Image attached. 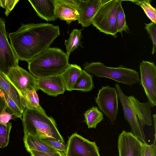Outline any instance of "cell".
Listing matches in <instances>:
<instances>
[{
  "mask_svg": "<svg viewBox=\"0 0 156 156\" xmlns=\"http://www.w3.org/2000/svg\"><path fill=\"white\" fill-rule=\"evenodd\" d=\"M60 34L58 26L50 23H22L8 34L10 44L19 60L27 62L50 47Z\"/></svg>",
  "mask_w": 156,
  "mask_h": 156,
  "instance_id": "obj_1",
  "label": "cell"
},
{
  "mask_svg": "<svg viewBox=\"0 0 156 156\" xmlns=\"http://www.w3.org/2000/svg\"><path fill=\"white\" fill-rule=\"evenodd\" d=\"M69 59L61 49L49 47L28 62V68L37 79L61 75L70 65Z\"/></svg>",
  "mask_w": 156,
  "mask_h": 156,
  "instance_id": "obj_2",
  "label": "cell"
},
{
  "mask_svg": "<svg viewBox=\"0 0 156 156\" xmlns=\"http://www.w3.org/2000/svg\"><path fill=\"white\" fill-rule=\"evenodd\" d=\"M22 117L24 134H30L42 139L64 142L55 120L48 116L41 107L34 109L25 108Z\"/></svg>",
  "mask_w": 156,
  "mask_h": 156,
  "instance_id": "obj_3",
  "label": "cell"
},
{
  "mask_svg": "<svg viewBox=\"0 0 156 156\" xmlns=\"http://www.w3.org/2000/svg\"><path fill=\"white\" fill-rule=\"evenodd\" d=\"M83 66L85 70L98 77L108 78L130 86L140 81L137 72L122 65L118 67H111L107 66L100 62H86Z\"/></svg>",
  "mask_w": 156,
  "mask_h": 156,
  "instance_id": "obj_4",
  "label": "cell"
},
{
  "mask_svg": "<svg viewBox=\"0 0 156 156\" xmlns=\"http://www.w3.org/2000/svg\"><path fill=\"white\" fill-rule=\"evenodd\" d=\"M120 0H109L102 5L94 16L92 24L100 32L117 37L115 16Z\"/></svg>",
  "mask_w": 156,
  "mask_h": 156,
  "instance_id": "obj_5",
  "label": "cell"
},
{
  "mask_svg": "<svg viewBox=\"0 0 156 156\" xmlns=\"http://www.w3.org/2000/svg\"><path fill=\"white\" fill-rule=\"evenodd\" d=\"M118 98L116 88L108 85L102 86L94 98L99 109L112 122L115 121L118 114Z\"/></svg>",
  "mask_w": 156,
  "mask_h": 156,
  "instance_id": "obj_6",
  "label": "cell"
},
{
  "mask_svg": "<svg viewBox=\"0 0 156 156\" xmlns=\"http://www.w3.org/2000/svg\"><path fill=\"white\" fill-rule=\"evenodd\" d=\"M5 21L0 18V71L5 75L18 66L19 60L7 38Z\"/></svg>",
  "mask_w": 156,
  "mask_h": 156,
  "instance_id": "obj_7",
  "label": "cell"
},
{
  "mask_svg": "<svg viewBox=\"0 0 156 156\" xmlns=\"http://www.w3.org/2000/svg\"><path fill=\"white\" fill-rule=\"evenodd\" d=\"M66 146V156H100L95 142L89 141L76 132L69 137Z\"/></svg>",
  "mask_w": 156,
  "mask_h": 156,
  "instance_id": "obj_8",
  "label": "cell"
},
{
  "mask_svg": "<svg viewBox=\"0 0 156 156\" xmlns=\"http://www.w3.org/2000/svg\"><path fill=\"white\" fill-rule=\"evenodd\" d=\"M140 84L143 88L150 107L156 105V66L154 63L143 61L140 65Z\"/></svg>",
  "mask_w": 156,
  "mask_h": 156,
  "instance_id": "obj_9",
  "label": "cell"
},
{
  "mask_svg": "<svg viewBox=\"0 0 156 156\" xmlns=\"http://www.w3.org/2000/svg\"><path fill=\"white\" fill-rule=\"evenodd\" d=\"M5 76L21 96L29 91L38 90L37 79L19 66L11 68Z\"/></svg>",
  "mask_w": 156,
  "mask_h": 156,
  "instance_id": "obj_10",
  "label": "cell"
},
{
  "mask_svg": "<svg viewBox=\"0 0 156 156\" xmlns=\"http://www.w3.org/2000/svg\"><path fill=\"white\" fill-rule=\"evenodd\" d=\"M115 87L118 97L122 107L124 118L130 126L131 132L143 143H146L143 126L131 107L126 96L123 92L119 85L116 84Z\"/></svg>",
  "mask_w": 156,
  "mask_h": 156,
  "instance_id": "obj_11",
  "label": "cell"
},
{
  "mask_svg": "<svg viewBox=\"0 0 156 156\" xmlns=\"http://www.w3.org/2000/svg\"><path fill=\"white\" fill-rule=\"evenodd\" d=\"M143 144L131 132L123 130L118 138L119 156H142Z\"/></svg>",
  "mask_w": 156,
  "mask_h": 156,
  "instance_id": "obj_12",
  "label": "cell"
},
{
  "mask_svg": "<svg viewBox=\"0 0 156 156\" xmlns=\"http://www.w3.org/2000/svg\"><path fill=\"white\" fill-rule=\"evenodd\" d=\"M109 0H79L78 11L79 23L87 27L91 24L93 20L101 7Z\"/></svg>",
  "mask_w": 156,
  "mask_h": 156,
  "instance_id": "obj_13",
  "label": "cell"
},
{
  "mask_svg": "<svg viewBox=\"0 0 156 156\" xmlns=\"http://www.w3.org/2000/svg\"><path fill=\"white\" fill-rule=\"evenodd\" d=\"M37 85L38 90L53 97L64 94L65 90L61 75L37 78Z\"/></svg>",
  "mask_w": 156,
  "mask_h": 156,
  "instance_id": "obj_14",
  "label": "cell"
},
{
  "mask_svg": "<svg viewBox=\"0 0 156 156\" xmlns=\"http://www.w3.org/2000/svg\"><path fill=\"white\" fill-rule=\"evenodd\" d=\"M126 97L141 125L143 126H151L152 119L150 102L141 103L133 95Z\"/></svg>",
  "mask_w": 156,
  "mask_h": 156,
  "instance_id": "obj_15",
  "label": "cell"
},
{
  "mask_svg": "<svg viewBox=\"0 0 156 156\" xmlns=\"http://www.w3.org/2000/svg\"><path fill=\"white\" fill-rule=\"evenodd\" d=\"M28 1L42 19L47 21H55L58 18L55 14L54 0H30Z\"/></svg>",
  "mask_w": 156,
  "mask_h": 156,
  "instance_id": "obj_16",
  "label": "cell"
},
{
  "mask_svg": "<svg viewBox=\"0 0 156 156\" xmlns=\"http://www.w3.org/2000/svg\"><path fill=\"white\" fill-rule=\"evenodd\" d=\"M56 16L60 20H65L68 24L78 20V7L64 2L63 0H54Z\"/></svg>",
  "mask_w": 156,
  "mask_h": 156,
  "instance_id": "obj_17",
  "label": "cell"
},
{
  "mask_svg": "<svg viewBox=\"0 0 156 156\" xmlns=\"http://www.w3.org/2000/svg\"><path fill=\"white\" fill-rule=\"evenodd\" d=\"M23 139L27 150L31 149L48 153L58 152L45 143L43 139L30 134H24Z\"/></svg>",
  "mask_w": 156,
  "mask_h": 156,
  "instance_id": "obj_18",
  "label": "cell"
},
{
  "mask_svg": "<svg viewBox=\"0 0 156 156\" xmlns=\"http://www.w3.org/2000/svg\"><path fill=\"white\" fill-rule=\"evenodd\" d=\"M82 69L76 64H70L61 75L65 89L71 91L76 81L81 73Z\"/></svg>",
  "mask_w": 156,
  "mask_h": 156,
  "instance_id": "obj_19",
  "label": "cell"
},
{
  "mask_svg": "<svg viewBox=\"0 0 156 156\" xmlns=\"http://www.w3.org/2000/svg\"><path fill=\"white\" fill-rule=\"evenodd\" d=\"M0 88L8 94L23 113L24 109L21 103L20 97L21 96L17 90L7 80L5 75L0 71Z\"/></svg>",
  "mask_w": 156,
  "mask_h": 156,
  "instance_id": "obj_20",
  "label": "cell"
},
{
  "mask_svg": "<svg viewBox=\"0 0 156 156\" xmlns=\"http://www.w3.org/2000/svg\"><path fill=\"white\" fill-rule=\"evenodd\" d=\"M94 88L92 76L84 70H82L76 81L73 90H79L87 92L90 91Z\"/></svg>",
  "mask_w": 156,
  "mask_h": 156,
  "instance_id": "obj_21",
  "label": "cell"
},
{
  "mask_svg": "<svg viewBox=\"0 0 156 156\" xmlns=\"http://www.w3.org/2000/svg\"><path fill=\"white\" fill-rule=\"evenodd\" d=\"M85 121L88 128H96L97 125L103 120V113L97 107L93 106L84 114Z\"/></svg>",
  "mask_w": 156,
  "mask_h": 156,
  "instance_id": "obj_22",
  "label": "cell"
},
{
  "mask_svg": "<svg viewBox=\"0 0 156 156\" xmlns=\"http://www.w3.org/2000/svg\"><path fill=\"white\" fill-rule=\"evenodd\" d=\"M82 30L76 29H73L70 34L68 39L65 40L64 44L66 50V53L69 58L72 52L79 46H81V40L83 38Z\"/></svg>",
  "mask_w": 156,
  "mask_h": 156,
  "instance_id": "obj_23",
  "label": "cell"
},
{
  "mask_svg": "<svg viewBox=\"0 0 156 156\" xmlns=\"http://www.w3.org/2000/svg\"><path fill=\"white\" fill-rule=\"evenodd\" d=\"M22 105L23 108L34 109L41 107L39 104L38 96L35 90L29 91L20 97Z\"/></svg>",
  "mask_w": 156,
  "mask_h": 156,
  "instance_id": "obj_24",
  "label": "cell"
},
{
  "mask_svg": "<svg viewBox=\"0 0 156 156\" xmlns=\"http://www.w3.org/2000/svg\"><path fill=\"white\" fill-rule=\"evenodd\" d=\"M122 2V0H120L116 12L115 20L117 31L118 32L121 33L123 31L129 33L130 31L126 20Z\"/></svg>",
  "mask_w": 156,
  "mask_h": 156,
  "instance_id": "obj_25",
  "label": "cell"
},
{
  "mask_svg": "<svg viewBox=\"0 0 156 156\" xmlns=\"http://www.w3.org/2000/svg\"><path fill=\"white\" fill-rule=\"evenodd\" d=\"M0 95L6 104L8 112L12 114L14 118H20L22 120L23 113L8 94L1 88Z\"/></svg>",
  "mask_w": 156,
  "mask_h": 156,
  "instance_id": "obj_26",
  "label": "cell"
},
{
  "mask_svg": "<svg viewBox=\"0 0 156 156\" xmlns=\"http://www.w3.org/2000/svg\"><path fill=\"white\" fill-rule=\"evenodd\" d=\"M133 3L140 6L151 22L156 23V10L151 4L149 0H131Z\"/></svg>",
  "mask_w": 156,
  "mask_h": 156,
  "instance_id": "obj_27",
  "label": "cell"
},
{
  "mask_svg": "<svg viewBox=\"0 0 156 156\" xmlns=\"http://www.w3.org/2000/svg\"><path fill=\"white\" fill-rule=\"evenodd\" d=\"M12 128V123H7L6 126L0 123V147L7 146L9 143V134Z\"/></svg>",
  "mask_w": 156,
  "mask_h": 156,
  "instance_id": "obj_28",
  "label": "cell"
},
{
  "mask_svg": "<svg viewBox=\"0 0 156 156\" xmlns=\"http://www.w3.org/2000/svg\"><path fill=\"white\" fill-rule=\"evenodd\" d=\"M145 29L147 31L153 43L152 54H154L156 50V23L151 22L145 24Z\"/></svg>",
  "mask_w": 156,
  "mask_h": 156,
  "instance_id": "obj_29",
  "label": "cell"
},
{
  "mask_svg": "<svg viewBox=\"0 0 156 156\" xmlns=\"http://www.w3.org/2000/svg\"><path fill=\"white\" fill-rule=\"evenodd\" d=\"M43 140L45 143L57 151L65 154L67 146L65 142L48 139Z\"/></svg>",
  "mask_w": 156,
  "mask_h": 156,
  "instance_id": "obj_30",
  "label": "cell"
},
{
  "mask_svg": "<svg viewBox=\"0 0 156 156\" xmlns=\"http://www.w3.org/2000/svg\"><path fill=\"white\" fill-rule=\"evenodd\" d=\"M142 156H156V137H154L152 144L149 145L146 143H144Z\"/></svg>",
  "mask_w": 156,
  "mask_h": 156,
  "instance_id": "obj_31",
  "label": "cell"
},
{
  "mask_svg": "<svg viewBox=\"0 0 156 156\" xmlns=\"http://www.w3.org/2000/svg\"><path fill=\"white\" fill-rule=\"evenodd\" d=\"M19 1V0H0V6L5 9L6 16L9 15Z\"/></svg>",
  "mask_w": 156,
  "mask_h": 156,
  "instance_id": "obj_32",
  "label": "cell"
},
{
  "mask_svg": "<svg viewBox=\"0 0 156 156\" xmlns=\"http://www.w3.org/2000/svg\"><path fill=\"white\" fill-rule=\"evenodd\" d=\"M7 108L6 104L0 114V123L5 126H6L9 121L14 119L15 118L12 114L6 111Z\"/></svg>",
  "mask_w": 156,
  "mask_h": 156,
  "instance_id": "obj_33",
  "label": "cell"
},
{
  "mask_svg": "<svg viewBox=\"0 0 156 156\" xmlns=\"http://www.w3.org/2000/svg\"><path fill=\"white\" fill-rule=\"evenodd\" d=\"M31 156H64V154L58 151L56 153H48L29 149L27 150Z\"/></svg>",
  "mask_w": 156,
  "mask_h": 156,
  "instance_id": "obj_34",
  "label": "cell"
},
{
  "mask_svg": "<svg viewBox=\"0 0 156 156\" xmlns=\"http://www.w3.org/2000/svg\"><path fill=\"white\" fill-rule=\"evenodd\" d=\"M6 104L5 102L0 95V114L4 109Z\"/></svg>",
  "mask_w": 156,
  "mask_h": 156,
  "instance_id": "obj_35",
  "label": "cell"
},
{
  "mask_svg": "<svg viewBox=\"0 0 156 156\" xmlns=\"http://www.w3.org/2000/svg\"><path fill=\"white\" fill-rule=\"evenodd\" d=\"M153 116L154 119V128L155 131V134L154 136H156V114H154L153 115Z\"/></svg>",
  "mask_w": 156,
  "mask_h": 156,
  "instance_id": "obj_36",
  "label": "cell"
},
{
  "mask_svg": "<svg viewBox=\"0 0 156 156\" xmlns=\"http://www.w3.org/2000/svg\"><path fill=\"white\" fill-rule=\"evenodd\" d=\"M64 156H66L65 154H64Z\"/></svg>",
  "mask_w": 156,
  "mask_h": 156,
  "instance_id": "obj_37",
  "label": "cell"
}]
</instances>
